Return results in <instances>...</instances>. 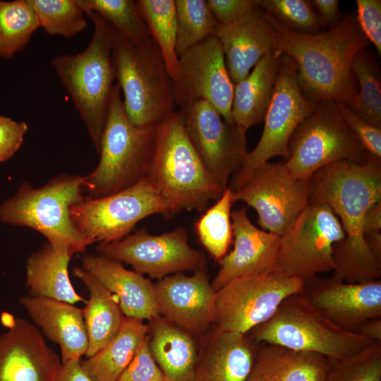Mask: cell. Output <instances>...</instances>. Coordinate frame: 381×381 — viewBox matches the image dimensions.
<instances>
[{
	"instance_id": "25",
	"label": "cell",
	"mask_w": 381,
	"mask_h": 381,
	"mask_svg": "<svg viewBox=\"0 0 381 381\" xmlns=\"http://www.w3.org/2000/svg\"><path fill=\"white\" fill-rule=\"evenodd\" d=\"M255 359L245 334L214 329L198 352L194 381H246Z\"/></svg>"
},
{
	"instance_id": "40",
	"label": "cell",
	"mask_w": 381,
	"mask_h": 381,
	"mask_svg": "<svg viewBox=\"0 0 381 381\" xmlns=\"http://www.w3.org/2000/svg\"><path fill=\"white\" fill-rule=\"evenodd\" d=\"M258 6L286 28L298 32L316 33L322 25L311 1L258 0Z\"/></svg>"
},
{
	"instance_id": "18",
	"label": "cell",
	"mask_w": 381,
	"mask_h": 381,
	"mask_svg": "<svg viewBox=\"0 0 381 381\" xmlns=\"http://www.w3.org/2000/svg\"><path fill=\"white\" fill-rule=\"evenodd\" d=\"M155 294L159 316L190 334L202 336L212 325L216 292L206 268L159 279Z\"/></svg>"
},
{
	"instance_id": "17",
	"label": "cell",
	"mask_w": 381,
	"mask_h": 381,
	"mask_svg": "<svg viewBox=\"0 0 381 381\" xmlns=\"http://www.w3.org/2000/svg\"><path fill=\"white\" fill-rule=\"evenodd\" d=\"M173 86L176 104L181 108L198 100H205L226 123H234L231 111L234 85L221 43L214 35L179 56L178 75Z\"/></svg>"
},
{
	"instance_id": "1",
	"label": "cell",
	"mask_w": 381,
	"mask_h": 381,
	"mask_svg": "<svg viewBox=\"0 0 381 381\" xmlns=\"http://www.w3.org/2000/svg\"><path fill=\"white\" fill-rule=\"evenodd\" d=\"M311 181L310 202L329 206L345 234L334 247L332 279L348 283L380 279L381 260L370 250L363 225L369 209L381 202V159L370 155L362 162L338 161L318 170Z\"/></svg>"
},
{
	"instance_id": "49",
	"label": "cell",
	"mask_w": 381,
	"mask_h": 381,
	"mask_svg": "<svg viewBox=\"0 0 381 381\" xmlns=\"http://www.w3.org/2000/svg\"><path fill=\"white\" fill-rule=\"evenodd\" d=\"M356 332L373 341L381 342V319L376 318L361 325Z\"/></svg>"
},
{
	"instance_id": "20",
	"label": "cell",
	"mask_w": 381,
	"mask_h": 381,
	"mask_svg": "<svg viewBox=\"0 0 381 381\" xmlns=\"http://www.w3.org/2000/svg\"><path fill=\"white\" fill-rule=\"evenodd\" d=\"M234 248L219 262L220 268L211 282L216 292L231 281L246 275L274 270L280 236L256 227L247 208L231 212Z\"/></svg>"
},
{
	"instance_id": "43",
	"label": "cell",
	"mask_w": 381,
	"mask_h": 381,
	"mask_svg": "<svg viewBox=\"0 0 381 381\" xmlns=\"http://www.w3.org/2000/svg\"><path fill=\"white\" fill-rule=\"evenodd\" d=\"M356 20L363 34L381 54V1L356 0Z\"/></svg>"
},
{
	"instance_id": "27",
	"label": "cell",
	"mask_w": 381,
	"mask_h": 381,
	"mask_svg": "<svg viewBox=\"0 0 381 381\" xmlns=\"http://www.w3.org/2000/svg\"><path fill=\"white\" fill-rule=\"evenodd\" d=\"M327 363L318 353L265 344L246 381H325Z\"/></svg>"
},
{
	"instance_id": "36",
	"label": "cell",
	"mask_w": 381,
	"mask_h": 381,
	"mask_svg": "<svg viewBox=\"0 0 381 381\" xmlns=\"http://www.w3.org/2000/svg\"><path fill=\"white\" fill-rule=\"evenodd\" d=\"M83 11L104 19L116 32L135 45L147 42V28L132 0H78Z\"/></svg>"
},
{
	"instance_id": "45",
	"label": "cell",
	"mask_w": 381,
	"mask_h": 381,
	"mask_svg": "<svg viewBox=\"0 0 381 381\" xmlns=\"http://www.w3.org/2000/svg\"><path fill=\"white\" fill-rule=\"evenodd\" d=\"M217 25L232 23L258 6V0H207Z\"/></svg>"
},
{
	"instance_id": "37",
	"label": "cell",
	"mask_w": 381,
	"mask_h": 381,
	"mask_svg": "<svg viewBox=\"0 0 381 381\" xmlns=\"http://www.w3.org/2000/svg\"><path fill=\"white\" fill-rule=\"evenodd\" d=\"M176 49L181 56L190 47L213 36L217 23L205 0H175Z\"/></svg>"
},
{
	"instance_id": "8",
	"label": "cell",
	"mask_w": 381,
	"mask_h": 381,
	"mask_svg": "<svg viewBox=\"0 0 381 381\" xmlns=\"http://www.w3.org/2000/svg\"><path fill=\"white\" fill-rule=\"evenodd\" d=\"M258 342L342 358L366 349L373 341L331 321L303 294L287 297L274 315L258 327Z\"/></svg>"
},
{
	"instance_id": "24",
	"label": "cell",
	"mask_w": 381,
	"mask_h": 381,
	"mask_svg": "<svg viewBox=\"0 0 381 381\" xmlns=\"http://www.w3.org/2000/svg\"><path fill=\"white\" fill-rule=\"evenodd\" d=\"M82 268L116 296L125 317L149 322L159 317L150 279L101 255H85Z\"/></svg>"
},
{
	"instance_id": "46",
	"label": "cell",
	"mask_w": 381,
	"mask_h": 381,
	"mask_svg": "<svg viewBox=\"0 0 381 381\" xmlns=\"http://www.w3.org/2000/svg\"><path fill=\"white\" fill-rule=\"evenodd\" d=\"M311 3L318 11L322 25L331 28L340 20L339 1L313 0Z\"/></svg>"
},
{
	"instance_id": "29",
	"label": "cell",
	"mask_w": 381,
	"mask_h": 381,
	"mask_svg": "<svg viewBox=\"0 0 381 381\" xmlns=\"http://www.w3.org/2000/svg\"><path fill=\"white\" fill-rule=\"evenodd\" d=\"M72 255L56 250L48 242L32 253L25 264V286L29 295L71 304L86 302L75 290L68 267Z\"/></svg>"
},
{
	"instance_id": "44",
	"label": "cell",
	"mask_w": 381,
	"mask_h": 381,
	"mask_svg": "<svg viewBox=\"0 0 381 381\" xmlns=\"http://www.w3.org/2000/svg\"><path fill=\"white\" fill-rule=\"evenodd\" d=\"M28 130L25 122L0 115V162L8 160L19 150Z\"/></svg>"
},
{
	"instance_id": "39",
	"label": "cell",
	"mask_w": 381,
	"mask_h": 381,
	"mask_svg": "<svg viewBox=\"0 0 381 381\" xmlns=\"http://www.w3.org/2000/svg\"><path fill=\"white\" fill-rule=\"evenodd\" d=\"M325 381H381V342L349 357L328 358Z\"/></svg>"
},
{
	"instance_id": "9",
	"label": "cell",
	"mask_w": 381,
	"mask_h": 381,
	"mask_svg": "<svg viewBox=\"0 0 381 381\" xmlns=\"http://www.w3.org/2000/svg\"><path fill=\"white\" fill-rule=\"evenodd\" d=\"M288 150L285 167L291 175L303 180L334 162H362L370 155L332 100L317 102L292 134Z\"/></svg>"
},
{
	"instance_id": "47",
	"label": "cell",
	"mask_w": 381,
	"mask_h": 381,
	"mask_svg": "<svg viewBox=\"0 0 381 381\" xmlns=\"http://www.w3.org/2000/svg\"><path fill=\"white\" fill-rule=\"evenodd\" d=\"M55 381H95L83 369L81 359L61 364Z\"/></svg>"
},
{
	"instance_id": "23",
	"label": "cell",
	"mask_w": 381,
	"mask_h": 381,
	"mask_svg": "<svg viewBox=\"0 0 381 381\" xmlns=\"http://www.w3.org/2000/svg\"><path fill=\"white\" fill-rule=\"evenodd\" d=\"M19 301L42 335L59 346L62 363L86 355L88 336L82 308L30 295L21 296Z\"/></svg>"
},
{
	"instance_id": "35",
	"label": "cell",
	"mask_w": 381,
	"mask_h": 381,
	"mask_svg": "<svg viewBox=\"0 0 381 381\" xmlns=\"http://www.w3.org/2000/svg\"><path fill=\"white\" fill-rule=\"evenodd\" d=\"M39 28L28 0L0 1V57L12 58L28 44Z\"/></svg>"
},
{
	"instance_id": "28",
	"label": "cell",
	"mask_w": 381,
	"mask_h": 381,
	"mask_svg": "<svg viewBox=\"0 0 381 381\" xmlns=\"http://www.w3.org/2000/svg\"><path fill=\"white\" fill-rule=\"evenodd\" d=\"M282 54L273 50L264 56L252 71L234 85L232 116L244 131L264 120L277 77Z\"/></svg>"
},
{
	"instance_id": "31",
	"label": "cell",
	"mask_w": 381,
	"mask_h": 381,
	"mask_svg": "<svg viewBox=\"0 0 381 381\" xmlns=\"http://www.w3.org/2000/svg\"><path fill=\"white\" fill-rule=\"evenodd\" d=\"M143 321L125 317L116 335L81 365L95 381H117L148 334Z\"/></svg>"
},
{
	"instance_id": "26",
	"label": "cell",
	"mask_w": 381,
	"mask_h": 381,
	"mask_svg": "<svg viewBox=\"0 0 381 381\" xmlns=\"http://www.w3.org/2000/svg\"><path fill=\"white\" fill-rule=\"evenodd\" d=\"M150 322L149 348L166 381H194L198 351L190 334L160 316Z\"/></svg>"
},
{
	"instance_id": "7",
	"label": "cell",
	"mask_w": 381,
	"mask_h": 381,
	"mask_svg": "<svg viewBox=\"0 0 381 381\" xmlns=\"http://www.w3.org/2000/svg\"><path fill=\"white\" fill-rule=\"evenodd\" d=\"M112 57L131 123L156 125L175 111L173 80L152 38L135 45L114 29Z\"/></svg>"
},
{
	"instance_id": "32",
	"label": "cell",
	"mask_w": 381,
	"mask_h": 381,
	"mask_svg": "<svg viewBox=\"0 0 381 381\" xmlns=\"http://www.w3.org/2000/svg\"><path fill=\"white\" fill-rule=\"evenodd\" d=\"M137 8L150 35L158 47L172 80L179 71L176 53V16L175 0H138Z\"/></svg>"
},
{
	"instance_id": "12",
	"label": "cell",
	"mask_w": 381,
	"mask_h": 381,
	"mask_svg": "<svg viewBox=\"0 0 381 381\" xmlns=\"http://www.w3.org/2000/svg\"><path fill=\"white\" fill-rule=\"evenodd\" d=\"M305 285L301 278L274 270L236 278L216 291L212 325L246 334L268 321L287 297L303 294Z\"/></svg>"
},
{
	"instance_id": "14",
	"label": "cell",
	"mask_w": 381,
	"mask_h": 381,
	"mask_svg": "<svg viewBox=\"0 0 381 381\" xmlns=\"http://www.w3.org/2000/svg\"><path fill=\"white\" fill-rule=\"evenodd\" d=\"M233 191L235 202L256 211L262 229L281 236L309 204L313 184L291 175L282 160L258 166Z\"/></svg>"
},
{
	"instance_id": "38",
	"label": "cell",
	"mask_w": 381,
	"mask_h": 381,
	"mask_svg": "<svg viewBox=\"0 0 381 381\" xmlns=\"http://www.w3.org/2000/svg\"><path fill=\"white\" fill-rule=\"evenodd\" d=\"M40 27L51 35L72 37L87 28L78 0H28Z\"/></svg>"
},
{
	"instance_id": "48",
	"label": "cell",
	"mask_w": 381,
	"mask_h": 381,
	"mask_svg": "<svg viewBox=\"0 0 381 381\" xmlns=\"http://www.w3.org/2000/svg\"><path fill=\"white\" fill-rule=\"evenodd\" d=\"M381 202L372 206L367 212L363 225L364 236L381 233Z\"/></svg>"
},
{
	"instance_id": "33",
	"label": "cell",
	"mask_w": 381,
	"mask_h": 381,
	"mask_svg": "<svg viewBox=\"0 0 381 381\" xmlns=\"http://www.w3.org/2000/svg\"><path fill=\"white\" fill-rule=\"evenodd\" d=\"M351 68L358 91L349 108L367 123L381 128L380 71L376 56L365 48L355 56Z\"/></svg>"
},
{
	"instance_id": "19",
	"label": "cell",
	"mask_w": 381,
	"mask_h": 381,
	"mask_svg": "<svg viewBox=\"0 0 381 381\" xmlns=\"http://www.w3.org/2000/svg\"><path fill=\"white\" fill-rule=\"evenodd\" d=\"M0 336V381H55L61 364L40 329L14 318Z\"/></svg>"
},
{
	"instance_id": "10",
	"label": "cell",
	"mask_w": 381,
	"mask_h": 381,
	"mask_svg": "<svg viewBox=\"0 0 381 381\" xmlns=\"http://www.w3.org/2000/svg\"><path fill=\"white\" fill-rule=\"evenodd\" d=\"M153 214L172 218L168 203L148 177L107 196H85L71 209L75 225L90 245L120 240L140 221Z\"/></svg>"
},
{
	"instance_id": "34",
	"label": "cell",
	"mask_w": 381,
	"mask_h": 381,
	"mask_svg": "<svg viewBox=\"0 0 381 381\" xmlns=\"http://www.w3.org/2000/svg\"><path fill=\"white\" fill-rule=\"evenodd\" d=\"M234 202V191L228 186L194 225L199 241L210 256L218 261L226 255L233 240L231 207Z\"/></svg>"
},
{
	"instance_id": "41",
	"label": "cell",
	"mask_w": 381,
	"mask_h": 381,
	"mask_svg": "<svg viewBox=\"0 0 381 381\" xmlns=\"http://www.w3.org/2000/svg\"><path fill=\"white\" fill-rule=\"evenodd\" d=\"M117 381H166L150 352L148 334Z\"/></svg>"
},
{
	"instance_id": "11",
	"label": "cell",
	"mask_w": 381,
	"mask_h": 381,
	"mask_svg": "<svg viewBox=\"0 0 381 381\" xmlns=\"http://www.w3.org/2000/svg\"><path fill=\"white\" fill-rule=\"evenodd\" d=\"M317 102L308 100L298 84L297 66L294 60L282 54L272 96L264 120L262 135L255 146L247 152L229 186L239 188L258 166L274 157L286 159L289 140L297 126L314 110Z\"/></svg>"
},
{
	"instance_id": "42",
	"label": "cell",
	"mask_w": 381,
	"mask_h": 381,
	"mask_svg": "<svg viewBox=\"0 0 381 381\" xmlns=\"http://www.w3.org/2000/svg\"><path fill=\"white\" fill-rule=\"evenodd\" d=\"M337 109L363 145L366 152L378 159H381V128L374 126L356 115L348 106L336 103Z\"/></svg>"
},
{
	"instance_id": "16",
	"label": "cell",
	"mask_w": 381,
	"mask_h": 381,
	"mask_svg": "<svg viewBox=\"0 0 381 381\" xmlns=\"http://www.w3.org/2000/svg\"><path fill=\"white\" fill-rule=\"evenodd\" d=\"M187 135L203 164L223 190L248 152L246 132L226 123L208 102L198 100L179 111Z\"/></svg>"
},
{
	"instance_id": "4",
	"label": "cell",
	"mask_w": 381,
	"mask_h": 381,
	"mask_svg": "<svg viewBox=\"0 0 381 381\" xmlns=\"http://www.w3.org/2000/svg\"><path fill=\"white\" fill-rule=\"evenodd\" d=\"M85 14L94 25L88 46L76 54L54 56L52 66L99 153L116 79L112 57L114 28L94 12L86 11Z\"/></svg>"
},
{
	"instance_id": "21",
	"label": "cell",
	"mask_w": 381,
	"mask_h": 381,
	"mask_svg": "<svg viewBox=\"0 0 381 381\" xmlns=\"http://www.w3.org/2000/svg\"><path fill=\"white\" fill-rule=\"evenodd\" d=\"M305 296L338 326L353 332L366 321L381 318V280L348 283L333 279L317 280Z\"/></svg>"
},
{
	"instance_id": "2",
	"label": "cell",
	"mask_w": 381,
	"mask_h": 381,
	"mask_svg": "<svg viewBox=\"0 0 381 381\" xmlns=\"http://www.w3.org/2000/svg\"><path fill=\"white\" fill-rule=\"evenodd\" d=\"M264 13L272 28L274 50L295 62L304 96L314 102L332 100L350 107L358 91L352 62L369 44L356 15H345L327 31L303 33Z\"/></svg>"
},
{
	"instance_id": "30",
	"label": "cell",
	"mask_w": 381,
	"mask_h": 381,
	"mask_svg": "<svg viewBox=\"0 0 381 381\" xmlns=\"http://www.w3.org/2000/svg\"><path fill=\"white\" fill-rule=\"evenodd\" d=\"M72 274L85 285L90 294L82 308L88 336L87 358L116 335L125 316L116 296L91 274L80 267H73Z\"/></svg>"
},
{
	"instance_id": "6",
	"label": "cell",
	"mask_w": 381,
	"mask_h": 381,
	"mask_svg": "<svg viewBox=\"0 0 381 381\" xmlns=\"http://www.w3.org/2000/svg\"><path fill=\"white\" fill-rule=\"evenodd\" d=\"M156 125L138 126L129 120L121 90L114 85L95 169L83 176L85 196L98 198L128 188L148 176Z\"/></svg>"
},
{
	"instance_id": "13",
	"label": "cell",
	"mask_w": 381,
	"mask_h": 381,
	"mask_svg": "<svg viewBox=\"0 0 381 381\" xmlns=\"http://www.w3.org/2000/svg\"><path fill=\"white\" fill-rule=\"evenodd\" d=\"M344 237L341 224L329 206L310 202L280 236L274 271L304 281L333 271L334 247Z\"/></svg>"
},
{
	"instance_id": "5",
	"label": "cell",
	"mask_w": 381,
	"mask_h": 381,
	"mask_svg": "<svg viewBox=\"0 0 381 381\" xmlns=\"http://www.w3.org/2000/svg\"><path fill=\"white\" fill-rule=\"evenodd\" d=\"M84 198L83 176L62 174L40 188L24 182L0 206V220L32 229L55 250L73 256L90 245L71 218L72 207Z\"/></svg>"
},
{
	"instance_id": "15",
	"label": "cell",
	"mask_w": 381,
	"mask_h": 381,
	"mask_svg": "<svg viewBox=\"0 0 381 381\" xmlns=\"http://www.w3.org/2000/svg\"><path fill=\"white\" fill-rule=\"evenodd\" d=\"M188 239L187 230L183 226L157 235L143 228L120 240L99 243L97 250L99 255L126 262L135 272L159 280L206 268L205 254L192 248Z\"/></svg>"
},
{
	"instance_id": "3",
	"label": "cell",
	"mask_w": 381,
	"mask_h": 381,
	"mask_svg": "<svg viewBox=\"0 0 381 381\" xmlns=\"http://www.w3.org/2000/svg\"><path fill=\"white\" fill-rule=\"evenodd\" d=\"M147 177L168 203L172 218L182 210L203 213L224 193L193 146L178 111L156 124Z\"/></svg>"
},
{
	"instance_id": "22",
	"label": "cell",
	"mask_w": 381,
	"mask_h": 381,
	"mask_svg": "<svg viewBox=\"0 0 381 381\" xmlns=\"http://www.w3.org/2000/svg\"><path fill=\"white\" fill-rule=\"evenodd\" d=\"M214 36L221 43L234 85L244 79L264 56L274 50L272 28L259 6L232 23L217 25Z\"/></svg>"
}]
</instances>
